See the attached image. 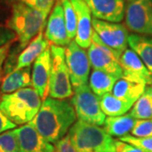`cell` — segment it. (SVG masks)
<instances>
[{"instance_id": "1", "label": "cell", "mask_w": 152, "mask_h": 152, "mask_svg": "<svg viewBox=\"0 0 152 152\" xmlns=\"http://www.w3.org/2000/svg\"><path fill=\"white\" fill-rule=\"evenodd\" d=\"M75 111L65 99L47 97L30 124L44 139L55 144L63 139L76 121Z\"/></svg>"}, {"instance_id": "2", "label": "cell", "mask_w": 152, "mask_h": 152, "mask_svg": "<svg viewBox=\"0 0 152 152\" xmlns=\"http://www.w3.org/2000/svg\"><path fill=\"white\" fill-rule=\"evenodd\" d=\"M42 101L34 88L27 87L2 95L0 109L11 122L16 125H24L30 123L37 114Z\"/></svg>"}, {"instance_id": "3", "label": "cell", "mask_w": 152, "mask_h": 152, "mask_svg": "<svg viewBox=\"0 0 152 152\" xmlns=\"http://www.w3.org/2000/svg\"><path fill=\"white\" fill-rule=\"evenodd\" d=\"M46 20V15L31 6L24 3L14 4L8 27L16 34L19 50L26 48L31 41L42 31Z\"/></svg>"}, {"instance_id": "4", "label": "cell", "mask_w": 152, "mask_h": 152, "mask_svg": "<svg viewBox=\"0 0 152 152\" xmlns=\"http://www.w3.org/2000/svg\"><path fill=\"white\" fill-rule=\"evenodd\" d=\"M69 135L78 152H98L114 145L115 141L100 126L81 120L72 125Z\"/></svg>"}, {"instance_id": "5", "label": "cell", "mask_w": 152, "mask_h": 152, "mask_svg": "<svg viewBox=\"0 0 152 152\" xmlns=\"http://www.w3.org/2000/svg\"><path fill=\"white\" fill-rule=\"evenodd\" d=\"M52 59L49 80V97L67 99L74 95L69 73L65 59V48L50 44Z\"/></svg>"}, {"instance_id": "6", "label": "cell", "mask_w": 152, "mask_h": 152, "mask_svg": "<svg viewBox=\"0 0 152 152\" xmlns=\"http://www.w3.org/2000/svg\"><path fill=\"white\" fill-rule=\"evenodd\" d=\"M71 99L76 116L79 120L88 124L104 125L106 115L102 110L100 97L91 91L88 85L75 88Z\"/></svg>"}, {"instance_id": "7", "label": "cell", "mask_w": 152, "mask_h": 152, "mask_svg": "<svg viewBox=\"0 0 152 152\" xmlns=\"http://www.w3.org/2000/svg\"><path fill=\"white\" fill-rule=\"evenodd\" d=\"M87 53L91 67H92L93 69L104 71L117 76L119 79L122 78L123 70L119 63L122 54L105 45L94 30L91 37V43L88 48Z\"/></svg>"}, {"instance_id": "8", "label": "cell", "mask_w": 152, "mask_h": 152, "mask_svg": "<svg viewBox=\"0 0 152 152\" xmlns=\"http://www.w3.org/2000/svg\"><path fill=\"white\" fill-rule=\"evenodd\" d=\"M65 59L72 86L75 88L87 85L91 64L85 48L71 41L65 48Z\"/></svg>"}, {"instance_id": "9", "label": "cell", "mask_w": 152, "mask_h": 152, "mask_svg": "<svg viewBox=\"0 0 152 152\" xmlns=\"http://www.w3.org/2000/svg\"><path fill=\"white\" fill-rule=\"evenodd\" d=\"M125 25L130 31L152 36V0H134L125 10Z\"/></svg>"}, {"instance_id": "10", "label": "cell", "mask_w": 152, "mask_h": 152, "mask_svg": "<svg viewBox=\"0 0 152 152\" xmlns=\"http://www.w3.org/2000/svg\"><path fill=\"white\" fill-rule=\"evenodd\" d=\"M92 27L102 42L115 52L122 54L127 49L129 36L128 29L124 25L94 18Z\"/></svg>"}, {"instance_id": "11", "label": "cell", "mask_w": 152, "mask_h": 152, "mask_svg": "<svg viewBox=\"0 0 152 152\" xmlns=\"http://www.w3.org/2000/svg\"><path fill=\"white\" fill-rule=\"evenodd\" d=\"M119 63L123 70L122 78L145 86H152V74L132 49L127 48L122 53Z\"/></svg>"}, {"instance_id": "12", "label": "cell", "mask_w": 152, "mask_h": 152, "mask_svg": "<svg viewBox=\"0 0 152 152\" xmlns=\"http://www.w3.org/2000/svg\"><path fill=\"white\" fill-rule=\"evenodd\" d=\"M44 36L50 44L63 48L67 47L72 41L68 35L64 9L60 0H56L54 7L47 22Z\"/></svg>"}, {"instance_id": "13", "label": "cell", "mask_w": 152, "mask_h": 152, "mask_svg": "<svg viewBox=\"0 0 152 152\" xmlns=\"http://www.w3.org/2000/svg\"><path fill=\"white\" fill-rule=\"evenodd\" d=\"M19 152H53L54 145L48 142L30 123L15 129Z\"/></svg>"}, {"instance_id": "14", "label": "cell", "mask_w": 152, "mask_h": 152, "mask_svg": "<svg viewBox=\"0 0 152 152\" xmlns=\"http://www.w3.org/2000/svg\"><path fill=\"white\" fill-rule=\"evenodd\" d=\"M95 19L119 23L125 16V0H84Z\"/></svg>"}, {"instance_id": "15", "label": "cell", "mask_w": 152, "mask_h": 152, "mask_svg": "<svg viewBox=\"0 0 152 152\" xmlns=\"http://www.w3.org/2000/svg\"><path fill=\"white\" fill-rule=\"evenodd\" d=\"M75 10L77 31L75 40L83 48H89L93 33L91 12L84 0H70Z\"/></svg>"}, {"instance_id": "16", "label": "cell", "mask_w": 152, "mask_h": 152, "mask_svg": "<svg viewBox=\"0 0 152 152\" xmlns=\"http://www.w3.org/2000/svg\"><path fill=\"white\" fill-rule=\"evenodd\" d=\"M51 67L52 59L50 48H48L35 60L31 70L32 86L42 101L46 100L48 95Z\"/></svg>"}, {"instance_id": "17", "label": "cell", "mask_w": 152, "mask_h": 152, "mask_svg": "<svg viewBox=\"0 0 152 152\" xmlns=\"http://www.w3.org/2000/svg\"><path fill=\"white\" fill-rule=\"evenodd\" d=\"M50 47V43L45 37L42 31L38 34L32 41L28 44L27 47L23 49L21 53L18 56L15 63V67L14 70H17L22 68H26L35 62L40 55L46 49ZM13 70V71H14Z\"/></svg>"}, {"instance_id": "18", "label": "cell", "mask_w": 152, "mask_h": 152, "mask_svg": "<svg viewBox=\"0 0 152 152\" xmlns=\"http://www.w3.org/2000/svg\"><path fill=\"white\" fill-rule=\"evenodd\" d=\"M30 86H32L31 68V66H28L6 75L1 84L0 92L3 95L10 94L18 90Z\"/></svg>"}, {"instance_id": "19", "label": "cell", "mask_w": 152, "mask_h": 152, "mask_svg": "<svg viewBox=\"0 0 152 152\" xmlns=\"http://www.w3.org/2000/svg\"><path fill=\"white\" fill-rule=\"evenodd\" d=\"M137 119L134 118L129 114L122 116L108 117L105 120L104 129L112 137L122 138L128 135L135 125Z\"/></svg>"}, {"instance_id": "20", "label": "cell", "mask_w": 152, "mask_h": 152, "mask_svg": "<svg viewBox=\"0 0 152 152\" xmlns=\"http://www.w3.org/2000/svg\"><path fill=\"white\" fill-rule=\"evenodd\" d=\"M128 43L152 74V37L132 34L129 37Z\"/></svg>"}, {"instance_id": "21", "label": "cell", "mask_w": 152, "mask_h": 152, "mask_svg": "<svg viewBox=\"0 0 152 152\" xmlns=\"http://www.w3.org/2000/svg\"><path fill=\"white\" fill-rule=\"evenodd\" d=\"M146 86L129 80L124 78H120L116 82L113 94L116 97L124 102H129L134 104L138 98L145 91Z\"/></svg>"}, {"instance_id": "22", "label": "cell", "mask_w": 152, "mask_h": 152, "mask_svg": "<svg viewBox=\"0 0 152 152\" xmlns=\"http://www.w3.org/2000/svg\"><path fill=\"white\" fill-rule=\"evenodd\" d=\"M118 79L117 76L104 71L93 69L89 79V86L97 96L101 97L105 94L113 91Z\"/></svg>"}, {"instance_id": "23", "label": "cell", "mask_w": 152, "mask_h": 152, "mask_svg": "<svg viewBox=\"0 0 152 152\" xmlns=\"http://www.w3.org/2000/svg\"><path fill=\"white\" fill-rule=\"evenodd\" d=\"M101 107L105 115L108 117H116L124 115L129 111L134 103L124 102L116 97L112 93H107L100 97Z\"/></svg>"}, {"instance_id": "24", "label": "cell", "mask_w": 152, "mask_h": 152, "mask_svg": "<svg viewBox=\"0 0 152 152\" xmlns=\"http://www.w3.org/2000/svg\"><path fill=\"white\" fill-rule=\"evenodd\" d=\"M129 115L137 120L152 118V86L145 87L130 109Z\"/></svg>"}, {"instance_id": "25", "label": "cell", "mask_w": 152, "mask_h": 152, "mask_svg": "<svg viewBox=\"0 0 152 152\" xmlns=\"http://www.w3.org/2000/svg\"><path fill=\"white\" fill-rule=\"evenodd\" d=\"M64 9V19H65L66 28L70 40L75 38L77 31V20H76L75 10L70 0H60Z\"/></svg>"}, {"instance_id": "26", "label": "cell", "mask_w": 152, "mask_h": 152, "mask_svg": "<svg viewBox=\"0 0 152 152\" xmlns=\"http://www.w3.org/2000/svg\"><path fill=\"white\" fill-rule=\"evenodd\" d=\"M0 152H19V143L15 129L0 134Z\"/></svg>"}, {"instance_id": "27", "label": "cell", "mask_w": 152, "mask_h": 152, "mask_svg": "<svg viewBox=\"0 0 152 152\" xmlns=\"http://www.w3.org/2000/svg\"><path fill=\"white\" fill-rule=\"evenodd\" d=\"M134 137H152V118L137 120L134 129L130 132Z\"/></svg>"}, {"instance_id": "28", "label": "cell", "mask_w": 152, "mask_h": 152, "mask_svg": "<svg viewBox=\"0 0 152 152\" xmlns=\"http://www.w3.org/2000/svg\"><path fill=\"white\" fill-rule=\"evenodd\" d=\"M119 140L129 143L136 147H139L140 149L145 151L152 152V137L139 138L133 135H126L119 138Z\"/></svg>"}, {"instance_id": "29", "label": "cell", "mask_w": 152, "mask_h": 152, "mask_svg": "<svg viewBox=\"0 0 152 152\" xmlns=\"http://www.w3.org/2000/svg\"><path fill=\"white\" fill-rule=\"evenodd\" d=\"M53 152H78L72 144L69 135H65L63 139L54 144Z\"/></svg>"}, {"instance_id": "30", "label": "cell", "mask_w": 152, "mask_h": 152, "mask_svg": "<svg viewBox=\"0 0 152 152\" xmlns=\"http://www.w3.org/2000/svg\"><path fill=\"white\" fill-rule=\"evenodd\" d=\"M55 1L56 0H33L30 6L42 12L44 15L48 17L49 13L52 11Z\"/></svg>"}, {"instance_id": "31", "label": "cell", "mask_w": 152, "mask_h": 152, "mask_svg": "<svg viewBox=\"0 0 152 152\" xmlns=\"http://www.w3.org/2000/svg\"><path fill=\"white\" fill-rule=\"evenodd\" d=\"M15 38H16V34L11 29L0 26V48L10 42H13V41Z\"/></svg>"}, {"instance_id": "32", "label": "cell", "mask_w": 152, "mask_h": 152, "mask_svg": "<svg viewBox=\"0 0 152 152\" xmlns=\"http://www.w3.org/2000/svg\"><path fill=\"white\" fill-rule=\"evenodd\" d=\"M114 145H115L116 152H146L140 149L139 147L132 145L126 142L121 141L119 140H115Z\"/></svg>"}, {"instance_id": "33", "label": "cell", "mask_w": 152, "mask_h": 152, "mask_svg": "<svg viewBox=\"0 0 152 152\" xmlns=\"http://www.w3.org/2000/svg\"><path fill=\"white\" fill-rule=\"evenodd\" d=\"M16 126L17 125L11 122L10 120L6 117L0 109V134L6 131L11 130V129L16 128Z\"/></svg>"}, {"instance_id": "34", "label": "cell", "mask_w": 152, "mask_h": 152, "mask_svg": "<svg viewBox=\"0 0 152 152\" xmlns=\"http://www.w3.org/2000/svg\"><path fill=\"white\" fill-rule=\"evenodd\" d=\"M11 45H12V42L7 44V45L2 47V48H0V75H1L2 69H3V65H4V62H5L7 58H8V55H9Z\"/></svg>"}, {"instance_id": "35", "label": "cell", "mask_w": 152, "mask_h": 152, "mask_svg": "<svg viewBox=\"0 0 152 152\" xmlns=\"http://www.w3.org/2000/svg\"><path fill=\"white\" fill-rule=\"evenodd\" d=\"M10 1L14 2L15 4H16V3H24V4H28V5H31L33 0H10Z\"/></svg>"}, {"instance_id": "36", "label": "cell", "mask_w": 152, "mask_h": 152, "mask_svg": "<svg viewBox=\"0 0 152 152\" xmlns=\"http://www.w3.org/2000/svg\"><path fill=\"white\" fill-rule=\"evenodd\" d=\"M98 152H116V150H115V145H113V146L109 147V148H107L105 150H102V151H100Z\"/></svg>"}, {"instance_id": "37", "label": "cell", "mask_w": 152, "mask_h": 152, "mask_svg": "<svg viewBox=\"0 0 152 152\" xmlns=\"http://www.w3.org/2000/svg\"><path fill=\"white\" fill-rule=\"evenodd\" d=\"M128 1H129V2H132V1H134V0H128Z\"/></svg>"}]
</instances>
